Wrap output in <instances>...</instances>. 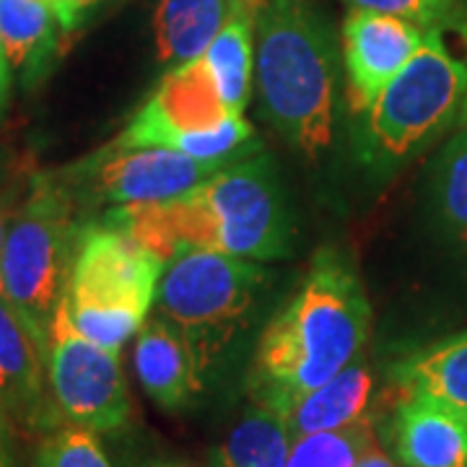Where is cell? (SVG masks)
Listing matches in <instances>:
<instances>
[{
  "label": "cell",
  "instance_id": "obj_1",
  "mask_svg": "<svg viewBox=\"0 0 467 467\" xmlns=\"http://www.w3.org/2000/svg\"><path fill=\"white\" fill-rule=\"evenodd\" d=\"M368 327L371 306L353 263L343 252L319 250L257 340L247 395L288 416L301 398L358 361Z\"/></svg>",
  "mask_w": 467,
  "mask_h": 467
},
{
  "label": "cell",
  "instance_id": "obj_2",
  "mask_svg": "<svg viewBox=\"0 0 467 467\" xmlns=\"http://www.w3.org/2000/svg\"><path fill=\"white\" fill-rule=\"evenodd\" d=\"M101 221L164 263L184 250L242 260H275L291 250V218L267 153L236 159L174 201L115 205Z\"/></svg>",
  "mask_w": 467,
  "mask_h": 467
},
{
  "label": "cell",
  "instance_id": "obj_3",
  "mask_svg": "<svg viewBox=\"0 0 467 467\" xmlns=\"http://www.w3.org/2000/svg\"><path fill=\"white\" fill-rule=\"evenodd\" d=\"M260 99L273 128L306 156L333 143L335 42L312 0H270L260 18Z\"/></svg>",
  "mask_w": 467,
  "mask_h": 467
},
{
  "label": "cell",
  "instance_id": "obj_4",
  "mask_svg": "<svg viewBox=\"0 0 467 467\" xmlns=\"http://www.w3.org/2000/svg\"><path fill=\"white\" fill-rule=\"evenodd\" d=\"M164 265L133 236L104 221L81 226L63 294L73 327L119 353L149 319Z\"/></svg>",
  "mask_w": 467,
  "mask_h": 467
},
{
  "label": "cell",
  "instance_id": "obj_5",
  "mask_svg": "<svg viewBox=\"0 0 467 467\" xmlns=\"http://www.w3.org/2000/svg\"><path fill=\"white\" fill-rule=\"evenodd\" d=\"M267 284L254 260L208 250H184L167 260L156 309L192 346L202 377L247 322Z\"/></svg>",
  "mask_w": 467,
  "mask_h": 467
},
{
  "label": "cell",
  "instance_id": "obj_6",
  "mask_svg": "<svg viewBox=\"0 0 467 467\" xmlns=\"http://www.w3.org/2000/svg\"><path fill=\"white\" fill-rule=\"evenodd\" d=\"M78 234L76 198L60 174L32 177L5 234L0 270L5 299L45 335L66 294Z\"/></svg>",
  "mask_w": 467,
  "mask_h": 467
},
{
  "label": "cell",
  "instance_id": "obj_7",
  "mask_svg": "<svg viewBox=\"0 0 467 467\" xmlns=\"http://www.w3.org/2000/svg\"><path fill=\"white\" fill-rule=\"evenodd\" d=\"M115 146H161L192 159H234L252 153L257 140L250 122L223 107L211 70L198 57L169 70L153 97L117 135Z\"/></svg>",
  "mask_w": 467,
  "mask_h": 467
},
{
  "label": "cell",
  "instance_id": "obj_8",
  "mask_svg": "<svg viewBox=\"0 0 467 467\" xmlns=\"http://www.w3.org/2000/svg\"><path fill=\"white\" fill-rule=\"evenodd\" d=\"M465 97L467 63L447 50L439 29L426 32L416 55L368 104V153L400 161L444 130Z\"/></svg>",
  "mask_w": 467,
  "mask_h": 467
},
{
  "label": "cell",
  "instance_id": "obj_9",
  "mask_svg": "<svg viewBox=\"0 0 467 467\" xmlns=\"http://www.w3.org/2000/svg\"><path fill=\"white\" fill-rule=\"evenodd\" d=\"M47 384L55 410L67 423L97 434L125 429L133 416L119 353L91 343L73 327L66 296L57 301L47 327Z\"/></svg>",
  "mask_w": 467,
  "mask_h": 467
},
{
  "label": "cell",
  "instance_id": "obj_10",
  "mask_svg": "<svg viewBox=\"0 0 467 467\" xmlns=\"http://www.w3.org/2000/svg\"><path fill=\"white\" fill-rule=\"evenodd\" d=\"M242 156L192 159L187 153L161 149V146L122 149L112 143L99 153L84 159L81 164L63 171L60 180L73 192L76 202H112V205L161 202L187 195L190 190L211 180L218 169Z\"/></svg>",
  "mask_w": 467,
  "mask_h": 467
},
{
  "label": "cell",
  "instance_id": "obj_11",
  "mask_svg": "<svg viewBox=\"0 0 467 467\" xmlns=\"http://www.w3.org/2000/svg\"><path fill=\"white\" fill-rule=\"evenodd\" d=\"M426 32L398 16L353 11L343 24V57L348 73V107L367 112L374 97L413 57Z\"/></svg>",
  "mask_w": 467,
  "mask_h": 467
},
{
  "label": "cell",
  "instance_id": "obj_12",
  "mask_svg": "<svg viewBox=\"0 0 467 467\" xmlns=\"http://www.w3.org/2000/svg\"><path fill=\"white\" fill-rule=\"evenodd\" d=\"M47 335L8 299L0 296V402L29 429L55 426L45 398Z\"/></svg>",
  "mask_w": 467,
  "mask_h": 467
},
{
  "label": "cell",
  "instance_id": "obj_13",
  "mask_svg": "<svg viewBox=\"0 0 467 467\" xmlns=\"http://www.w3.org/2000/svg\"><path fill=\"white\" fill-rule=\"evenodd\" d=\"M133 364L143 389L164 410H182L205 382L192 346L161 315L149 317L138 330Z\"/></svg>",
  "mask_w": 467,
  "mask_h": 467
},
{
  "label": "cell",
  "instance_id": "obj_14",
  "mask_svg": "<svg viewBox=\"0 0 467 467\" xmlns=\"http://www.w3.org/2000/svg\"><path fill=\"white\" fill-rule=\"evenodd\" d=\"M70 26L50 0H0V45L26 88L39 86L50 73Z\"/></svg>",
  "mask_w": 467,
  "mask_h": 467
},
{
  "label": "cell",
  "instance_id": "obj_15",
  "mask_svg": "<svg viewBox=\"0 0 467 467\" xmlns=\"http://www.w3.org/2000/svg\"><path fill=\"white\" fill-rule=\"evenodd\" d=\"M402 467H467V420L418 398H402L389 420Z\"/></svg>",
  "mask_w": 467,
  "mask_h": 467
},
{
  "label": "cell",
  "instance_id": "obj_16",
  "mask_svg": "<svg viewBox=\"0 0 467 467\" xmlns=\"http://www.w3.org/2000/svg\"><path fill=\"white\" fill-rule=\"evenodd\" d=\"M402 398H418L467 420V330L395 367Z\"/></svg>",
  "mask_w": 467,
  "mask_h": 467
},
{
  "label": "cell",
  "instance_id": "obj_17",
  "mask_svg": "<svg viewBox=\"0 0 467 467\" xmlns=\"http://www.w3.org/2000/svg\"><path fill=\"white\" fill-rule=\"evenodd\" d=\"M374 398V374L364 364H350L330 382L301 398L285 416L288 436L299 439L319 431H340L368 420Z\"/></svg>",
  "mask_w": 467,
  "mask_h": 467
},
{
  "label": "cell",
  "instance_id": "obj_18",
  "mask_svg": "<svg viewBox=\"0 0 467 467\" xmlns=\"http://www.w3.org/2000/svg\"><path fill=\"white\" fill-rule=\"evenodd\" d=\"M234 14H239L234 0H159L153 16L159 60L177 67L202 57Z\"/></svg>",
  "mask_w": 467,
  "mask_h": 467
},
{
  "label": "cell",
  "instance_id": "obj_19",
  "mask_svg": "<svg viewBox=\"0 0 467 467\" xmlns=\"http://www.w3.org/2000/svg\"><path fill=\"white\" fill-rule=\"evenodd\" d=\"M291 436L284 413L252 405L213 454L216 467H285Z\"/></svg>",
  "mask_w": 467,
  "mask_h": 467
},
{
  "label": "cell",
  "instance_id": "obj_20",
  "mask_svg": "<svg viewBox=\"0 0 467 467\" xmlns=\"http://www.w3.org/2000/svg\"><path fill=\"white\" fill-rule=\"evenodd\" d=\"M252 24V14H234L202 55L216 81L218 97L232 115H242L250 97Z\"/></svg>",
  "mask_w": 467,
  "mask_h": 467
},
{
  "label": "cell",
  "instance_id": "obj_21",
  "mask_svg": "<svg viewBox=\"0 0 467 467\" xmlns=\"http://www.w3.org/2000/svg\"><path fill=\"white\" fill-rule=\"evenodd\" d=\"M434 198L444 229L467 250V128L451 138L436 161Z\"/></svg>",
  "mask_w": 467,
  "mask_h": 467
},
{
  "label": "cell",
  "instance_id": "obj_22",
  "mask_svg": "<svg viewBox=\"0 0 467 467\" xmlns=\"http://www.w3.org/2000/svg\"><path fill=\"white\" fill-rule=\"evenodd\" d=\"M371 420L340 431H319L291 439L285 467H356L364 451L374 444Z\"/></svg>",
  "mask_w": 467,
  "mask_h": 467
},
{
  "label": "cell",
  "instance_id": "obj_23",
  "mask_svg": "<svg viewBox=\"0 0 467 467\" xmlns=\"http://www.w3.org/2000/svg\"><path fill=\"white\" fill-rule=\"evenodd\" d=\"M36 467H112L101 450L97 431L63 423L52 426L36 451Z\"/></svg>",
  "mask_w": 467,
  "mask_h": 467
},
{
  "label": "cell",
  "instance_id": "obj_24",
  "mask_svg": "<svg viewBox=\"0 0 467 467\" xmlns=\"http://www.w3.org/2000/svg\"><path fill=\"white\" fill-rule=\"evenodd\" d=\"M356 11L398 16L420 26L423 32L450 24L457 14V0H346Z\"/></svg>",
  "mask_w": 467,
  "mask_h": 467
},
{
  "label": "cell",
  "instance_id": "obj_25",
  "mask_svg": "<svg viewBox=\"0 0 467 467\" xmlns=\"http://www.w3.org/2000/svg\"><path fill=\"white\" fill-rule=\"evenodd\" d=\"M0 467H14V418L0 402Z\"/></svg>",
  "mask_w": 467,
  "mask_h": 467
},
{
  "label": "cell",
  "instance_id": "obj_26",
  "mask_svg": "<svg viewBox=\"0 0 467 467\" xmlns=\"http://www.w3.org/2000/svg\"><path fill=\"white\" fill-rule=\"evenodd\" d=\"M16 211V201L5 192H0V263H3V247H5V234L11 226V218ZM0 296L5 299V288H3V270H0Z\"/></svg>",
  "mask_w": 467,
  "mask_h": 467
},
{
  "label": "cell",
  "instance_id": "obj_27",
  "mask_svg": "<svg viewBox=\"0 0 467 467\" xmlns=\"http://www.w3.org/2000/svg\"><path fill=\"white\" fill-rule=\"evenodd\" d=\"M8 99H11V66H8V57L0 45V117L8 107Z\"/></svg>",
  "mask_w": 467,
  "mask_h": 467
},
{
  "label": "cell",
  "instance_id": "obj_28",
  "mask_svg": "<svg viewBox=\"0 0 467 467\" xmlns=\"http://www.w3.org/2000/svg\"><path fill=\"white\" fill-rule=\"evenodd\" d=\"M356 467H398V462H392V460L382 451V447L374 441V444L364 451V457L356 462Z\"/></svg>",
  "mask_w": 467,
  "mask_h": 467
},
{
  "label": "cell",
  "instance_id": "obj_29",
  "mask_svg": "<svg viewBox=\"0 0 467 467\" xmlns=\"http://www.w3.org/2000/svg\"><path fill=\"white\" fill-rule=\"evenodd\" d=\"M138 467H208V465L192 462V460H177V457H153V460L140 462Z\"/></svg>",
  "mask_w": 467,
  "mask_h": 467
},
{
  "label": "cell",
  "instance_id": "obj_30",
  "mask_svg": "<svg viewBox=\"0 0 467 467\" xmlns=\"http://www.w3.org/2000/svg\"><path fill=\"white\" fill-rule=\"evenodd\" d=\"M50 3H55V5H60V11H63V16H66V21L73 26V29H78L81 26V18L76 16V11H73V5H70V0H50Z\"/></svg>",
  "mask_w": 467,
  "mask_h": 467
},
{
  "label": "cell",
  "instance_id": "obj_31",
  "mask_svg": "<svg viewBox=\"0 0 467 467\" xmlns=\"http://www.w3.org/2000/svg\"><path fill=\"white\" fill-rule=\"evenodd\" d=\"M104 0H70V5H73V11H76V16L84 18L86 11H91L94 5H99Z\"/></svg>",
  "mask_w": 467,
  "mask_h": 467
},
{
  "label": "cell",
  "instance_id": "obj_32",
  "mask_svg": "<svg viewBox=\"0 0 467 467\" xmlns=\"http://www.w3.org/2000/svg\"><path fill=\"white\" fill-rule=\"evenodd\" d=\"M465 122H467V97H465Z\"/></svg>",
  "mask_w": 467,
  "mask_h": 467
},
{
  "label": "cell",
  "instance_id": "obj_33",
  "mask_svg": "<svg viewBox=\"0 0 467 467\" xmlns=\"http://www.w3.org/2000/svg\"><path fill=\"white\" fill-rule=\"evenodd\" d=\"M0 169H3V156H0Z\"/></svg>",
  "mask_w": 467,
  "mask_h": 467
}]
</instances>
